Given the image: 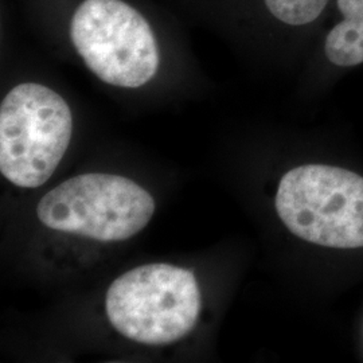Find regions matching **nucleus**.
I'll return each instance as SVG.
<instances>
[{"label": "nucleus", "instance_id": "7", "mask_svg": "<svg viewBox=\"0 0 363 363\" xmlns=\"http://www.w3.org/2000/svg\"><path fill=\"white\" fill-rule=\"evenodd\" d=\"M267 11L277 22L294 27L316 25L328 15L333 0H262Z\"/></svg>", "mask_w": 363, "mask_h": 363}, {"label": "nucleus", "instance_id": "5", "mask_svg": "<svg viewBox=\"0 0 363 363\" xmlns=\"http://www.w3.org/2000/svg\"><path fill=\"white\" fill-rule=\"evenodd\" d=\"M70 38L85 65L105 84L135 89L157 73L154 31L123 0H84L73 13Z\"/></svg>", "mask_w": 363, "mask_h": 363}, {"label": "nucleus", "instance_id": "6", "mask_svg": "<svg viewBox=\"0 0 363 363\" xmlns=\"http://www.w3.org/2000/svg\"><path fill=\"white\" fill-rule=\"evenodd\" d=\"M328 27L323 38V54L335 67L363 64V0H333Z\"/></svg>", "mask_w": 363, "mask_h": 363}, {"label": "nucleus", "instance_id": "2", "mask_svg": "<svg viewBox=\"0 0 363 363\" xmlns=\"http://www.w3.org/2000/svg\"><path fill=\"white\" fill-rule=\"evenodd\" d=\"M274 205L286 229L307 242L363 247V178L352 171L298 166L281 178Z\"/></svg>", "mask_w": 363, "mask_h": 363}, {"label": "nucleus", "instance_id": "4", "mask_svg": "<svg viewBox=\"0 0 363 363\" xmlns=\"http://www.w3.org/2000/svg\"><path fill=\"white\" fill-rule=\"evenodd\" d=\"M155 201L142 186L112 174H84L54 187L39 201L38 220L49 229L96 241H124L142 232Z\"/></svg>", "mask_w": 363, "mask_h": 363}, {"label": "nucleus", "instance_id": "3", "mask_svg": "<svg viewBox=\"0 0 363 363\" xmlns=\"http://www.w3.org/2000/svg\"><path fill=\"white\" fill-rule=\"evenodd\" d=\"M73 117L65 100L50 88L16 85L0 105V171L18 187L49 181L72 139Z\"/></svg>", "mask_w": 363, "mask_h": 363}, {"label": "nucleus", "instance_id": "1", "mask_svg": "<svg viewBox=\"0 0 363 363\" xmlns=\"http://www.w3.org/2000/svg\"><path fill=\"white\" fill-rule=\"evenodd\" d=\"M105 310L113 328L138 343L160 346L186 337L201 312L194 274L169 264H147L111 284Z\"/></svg>", "mask_w": 363, "mask_h": 363}]
</instances>
